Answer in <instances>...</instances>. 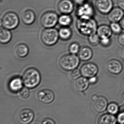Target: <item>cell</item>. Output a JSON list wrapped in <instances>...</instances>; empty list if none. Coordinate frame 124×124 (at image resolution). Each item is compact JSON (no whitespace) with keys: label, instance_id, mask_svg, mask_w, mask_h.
Returning a JSON list of instances; mask_svg holds the SVG:
<instances>
[{"label":"cell","instance_id":"obj_21","mask_svg":"<svg viewBox=\"0 0 124 124\" xmlns=\"http://www.w3.org/2000/svg\"><path fill=\"white\" fill-rule=\"evenodd\" d=\"M16 55L20 58L25 57L29 53V49L25 44H19L16 46L15 49Z\"/></svg>","mask_w":124,"mask_h":124},{"label":"cell","instance_id":"obj_30","mask_svg":"<svg viewBox=\"0 0 124 124\" xmlns=\"http://www.w3.org/2000/svg\"><path fill=\"white\" fill-rule=\"evenodd\" d=\"M19 95L23 99L27 98L30 95V92L27 87H23L19 92Z\"/></svg>","mask_w":124,"mask_h":124},{"label":"cell","instance_id":"obj_11","mask_svg":"<svg viewBox=\"0 0 124 124\" xmlns=\"http://www.w3.org/2000/svg\"><path fill=\"white\" fill-rule=\"evenodd\" d=\"M105 66L107 71L113 75H118L123 71L122 63L116 59H111L108 61L106 63Z\"/></svg>","mask_w":124,"mask_h":124},{"label":"cell","instance_id":"obj_40","mask_svg":"<svg viewBox=\"0 0 124 124\" xmlns=\"http://www.w3.org/2000/svg\"><path fill=\"white\" fill-rule=\"evenodd\" d=\"M120 102L124 106V92L121 95L120 97Z\"/></svg>","mask_w":124,"mask_h":124},{"label":"cell","instance_id":"obj_38","mask_svg":"<svg viewBox=\"0 0 124 124\" xmlns=\"http://www.w3.org/2000/svg\"><path fill=\"white\" fill-rule=\"evenodd\" d=\"M117 5L118 7L124 11V0H117Z\"/></svg>","mask_w":124,"mask_h":124},{"label":"cell","instance_id":"obj_8","mask_svg":"<svg viewBox=\"0 0 124 124\" xmlns=\"http://www.w3.org/2000/svg\"><path fill=\"white\" fill-rule=\"evenodd\" d=\"M80 70L81 76L88 79L97 76L99 71V68L95 63L88 62L83 64Z\"/></svg>","mask_w":124,"mask_h":124},{"label":"cell","instance_id":"obj_18","mask_svg":"<svg viewBox=\"0 0 124 124\" xmlns=\"http://www.w3.org/2000/svg\"><path fill=\"white\" fill-rule=\"evenodd\" d=\"M35 15L33 11L27 9L23 12L21 15V19L23 23L27 25L32 24L35 20Z\"/></svg>","mask_w":124,"mask_h":124},{"label":"cell","instance_id":"obj_37","mask_svg":"<svg viewBox=\"0 0 124 124\" xmlns=\"http://www.w3.org/2000/svg\"><path fill=\"white\" fill-rule=\"evenodd\" d=\"M118 54L119 57L124 60V46H122L119 48Z\"/></svg>","mask_w":124,"mask_h":124},{"label":"cell","instance_id":"obj_22","mask_svg":"<svg viewBox=\"0 0 124 124\" xmlns=\"http://www.w3.org/2000/svg\"><path fill=\"white\" fill-rule=\"evenodd\" d=\"M116 119L112 114H106L100 116L98 121V124H116Z\"/></svg>","mask_w":124,"mask_h":124},{"label":"cell","instance_id":"obj_15","mask_svg":"<svg viewBox=\"0 0 124 124\" xmlns=\"http://www.w3.org/2000/svg\"><path fill=\"white\" fill-rule=\"evenodd\" d=\"M124 16V11L119 7H114L107 14V17L111 23H119Z\"/></svg>","mask_w":124,"mask_h":124},{"label":"cell","instance_id":"obj_29","mask_svg":"<svg viewBox=\"0 0 124 124\" xmlns=\"http://www.w3.org/2000/svg\"><path fill=\"white\" fill-rule=\"evenodd\" d=\"M118 107L116 103H111L108 106L107 111L111 114H116L118 113Z\"/></svg>","mask_w":124,"mask_h":124},{"label":"cell","instance_id":"obj_10","mask_svg":"<svg viewBox=\"0 0 124 124\" xmlns=\"http://www.w3.org/2000/svg\"><path fill=\"white\" fill-rule=\"evenodd\" d=\"M95 6L98 11L103 15H107L114 8L113 0H95Z\"/></svg>","mask_w":124,"mask_h":124},{"label":"cell","instance_id":"obj_3","mask_svg":"<svg viewBox=\"0 0 124 124\" xmlns=\"http://www.w3.org/2000/svg\"><path fill=\"white\" fill-rule=\"evenodd\" d=\"M80 59L75 54H68L62 56L59 60L60 68L65 71H72L77 68L80 63Z\"/></svg>","mask_w":124,"mask_h":124},{"label":"cell","instance_id":"obj_31","mask_svg":"<svg viewBox=\"0 0 124 124\" xmlns=\"http://www.w3.org/2000/svg\"><path fill=\"white\" fill-rule=\"evenodd\" d=\"M111 43V38L101 39L100 44L104 47H107L110 46Z\"/></svg>","mask_w":124,"mask_h":124},{"label":"cell","instance_id":"obj_39","mask_svg":"<svg viewBox=\"0 0 124 124\" xmlns=\"http://www.w3.org/2000/svg\"><path fill=\"white\" fill-rule=\"evenodd\" d=\"M74 1L76 4L79 5L83 4L87 1V0H74Z\"/></svg>","mask_w":124,"mask_h":124},{"label":"cell","instance_id":"obj_20","mask_svg":"<svg viewBox=\"0 0 124 124\" xmlns=\"http://www.w3.org/2000/svg\"><path fill=\"white\" fill-rule=\"evenodd\" d=\"M22 79L18 77H15L9 83V89L13 92H17L22 88L23 85Z\"/></svg>","mask_w":124,"mask_h":124},{"label":"cell","instance_id":"obj_33","mask_svg":"<svg viewBox=\"0 0 124 124\" xmlns=\"http://www.w3.org/2000/svg\"><path fill=\"white\" fill-rule=\"evenodd\" d=\"M117 41L119 44L122 46H124V33L122 32L118 36Z\"/></svg>","mask_w":124,"mask_h":124},{"label":"cell","instance_id":"obj_23","mask_svg":"<svg viewBox=\"0 0 124 124\" xmlns=\"http://www.w3.org/2000/svg\"><path fill=\"white\" fill-rule=\"evenodd\" d=\"M12 38V34L8 30L1 28L0 31V41L2 44L9 43Z\"/></svg>","mask_w":124,"mask_h":124},{"label":"cell","instance_id":"obj_36","mask_svg":"<svg viewBox=\"0 0 124 124\" xmlns=\"http://www.w3.org/2000/svg\"><path fill=\"white\" fill-rule=\"evenodd\" d=\"M118 122L121 124H124V111L120 112L117 117Z\"/></svg>","mask_w":124,"mask_h":124},{"label":"cell","instance_id":"obj_16","mask_svg":"<svg viewBox=\"0 0 124 124\" xmlns=\"http://www.w3.org/2000/svg\"><path fill=\"white\" fill-rule=\"evenodd\" d=\"M73 85L76 91L82 92L87 89L90 84L88 79L82 76L75 80Z\"/></svg>","mask_w":124,"mask_h":124},{"label":"cell","instance_id":"obj_43","mask_svg":"<svg viewBox=\"0 0 124 124\" xmlns=\"http://www.w3.org/2000/svg\"></svg>","mask_w":124,"mask_h":124},{"label":"cell","instance_id":"obj_41","mask_svg":"<svg viewBox=\"0 0 124 124\" xmlns=\"http://www.w3.org/2000/svg\"><path fill=\"white\" fill-rule=\"evenodd\" d=\"M119 23L120 25H121V26L122 28V29L124 30V16Z\"/></svg>","mask_w":124,"mask_h":124},{"label":"cell","instance_id":"obj_25","mask_svg":"<svg viewBox=\"0 0 124 124\" xmlns=\"http://www.w3.org/2000/svg\"><path fill=\"white\" fill-rule=\"evenodd\" d=\"M58 22L63 27H68L72 23V17L68 15L63 14L59 17Z\"/></svg>","mask_w":124,"mask_h":124},{"label":"cell","instance_id":"obj_24","mask_svg":"<svg viewBox=\"0 0 124 124\" xmlns=\"http://www.w3.org/2000/svg\"><path fill=\"white\" fill-rule=\"evenodd\" d=\"M60 38L64 40H67L70 38L72 36V31L69 28L64 27L60 29L59 31Z\"/></svg>","mask_w":124,"mask_h":124},{"label":"cell","instance_id":"obj_5","mask_svg":"<svg viewBox=\"0 0 124 124\" xmlns=\"http://www.w3.org/2000/svg\"><path fill=\"white\" fill-rule=\"evenodd\" d=\"M19 20L17 15L13 12L6 13L2 18L1 24L4 28L12 30L18 26Z\"/></svg>","mask_w":124,"mask_h":124},{"label":"cell","instance_id":"obj_4","mask_svg":"<svg viewBox=\"0 0 124 124\" xmlns=\"http://www.w3.org/2000/svg\"><path fill=\"white\" fill-rule=\"evenodd\" d=\"M59 32L55 28H46L42 31L41 39L44 45L51 46L55 45L58 41Z\"/></svg>","mask_w":124,"mask_h":124},{"label":"cell","instance_id":"obj_44","mask_svg":"<svg viewBox=\"0 0 124 124\" xmlns=\"http://www.w3.org/2000/svg\"></svg>","mask_w":124,"mask_h":124},{"label":"cell","instance_id":"obj_34","mask_svg":"<svg viewBox=\"0 0 124 124\" xmlns=\"http://www.w3.org/2000/svg\"><path fill=\"white\" fill-rule=\"evenodd\" d=\"M41 124H56L53 119L50 118H45L41 121Z\"/></svg>","mask_w":124,"mask_h":124},{"label":"cell","instance_id":"obj_27","mask_svg":"<svg viewBox=\"0 0 124 124\" xmlns=\"http://www.w3.org/2000/svg\"><path fill=\"white\" fill-rule=\"evenodd\" d=\"M112 33L115 35H119L122 32L123 30L119 23H111L110 25Z\"/></svg>","mask_w":124,"mask_h":124},{"label":"cell","instance_id":"obj_2","mask_svg":"<svg viewBox=\"0 0 124 124\" xmlns=\"http://www.w3.org/2000/svg\"><path fill=\"white\" fill-rule=\"evenodd\" d=\"M41 74L37 69L30 68L25 71L22 76L23 84L29 89H33L38 86L41 81Z\"/></svg>","mask_w":124,"mask_h":124},{"label":"cell","instance_id":"obj_12","mask_svg":"<svg viewBox=\"0 0 124 124\" xmlns=\"http://www.w3.org/2000/svg\"><path fill=\"white\" fill-rule=\"evenodd\" d=\"M91 99L93 102V106L95 111L98 113H101L106 109L107 106V101L105 98L94 95L92 96Z\"/></svg>","mask_w":124,"mask_h":124},{"label":"cell","instance_id":"obj_19","mask_svg":"<svg viewBox=\"0 0 124 124\" xmlns=\"http://www.w3.org/2000/svg\"><path fill=\"white\" fill-rule=\"evenodd\" d=\"M96 33L101 39L111 38L113 33L110 26L106 24H102L98 26Z\"/></svg>","mask_w":124,"mask_h":124},{"label":"cell","instance_id":"obj_42","mask_svg":"<svg viewBox=\"0 0 124 124\" xmlns=\"http://www.w3.org/2000/svg\"><path fill=\"white\" fill-rule=\"evenodd\" d=\"M119 109H120V112H124V106H121V107H120V108H119Z\"/></svg>","mask_w":124,"mask_h":124},{"label":"cell","instance_id":"obj_6","mask_svg":"<svg viewBox=\"0 0 124 124\" xmlns=\"http://www.w3.org/2000/svg\"><path fill=\"white\" fill-rule=\"evenodd\" d=\"M95 13V9L92 4L87 1L79 5L76 14L79 18L89 19L94 18Z\"/></svg>","mask_w":124,"mask_h":124},{"label":"cell","instance_id":"obj_14","mask_svg":"<svg viewBox=\"0 0 124 124\" xmlns=\"http://www.w3.org/2000/svg\"><path fill=\"white\" fill-rule=\"evenodd\" d=\"M74 4L71 0H60L58 4V11L63 14L68 15L74 9Z\"/></svg>","mask_w":124,"mask_h":124},{"label":"cell","instance_id":"obj_35","mask_svg":"<svg viewBox=\"0 0 124 124\" xmlns=\"http://www.w3.org/2000/svg\"><path fill=\"white\" fill-rule=\"evenodd\" d=\"M88 80H89L90 84L91 85H95L98 81V77L97 76H94L92 77L88 78Z\"/></svg>","mask_w":124,"mask_h":124},{"label":"cell","instance_id":"obj_7","mask_svg":"<svg viewBox=\"0 0 124 124\" xmlns=\"http://www.w3.org/2000/svg\"><path fill=\"white\" fill-rule=\"evenodd\" d=\"M58 15L53 11L46 12L43 14L40 19L41 26L46 28H51L55 26L58 22Z\"/></svg>","mask_w":124,"mask_h":124},{"label":"cell","instance_id":"obj_17","mask_svg":"<svg viewBox=\"0 0 124 124\" xmlns=\"http://www.w3.org/2000/svg\"><path fill=\"white\" fill-rule=\"evenodd\" d=\"M93 56L92 49L89 46H84L81 47L78 53V56L80 60L83 62L89 61L92 59Z\"/></svg>","mask_w":124,"mask_h":124},{"label":"cell","instance_id":"obj_13","mask_svg":"<svg viewBox=\"0 0 124 124\" xmlns=\"http://www.w3.org/2000/svg\"><path fill=\"white\" fill-rule=\"evenodd\" d=\"M38 100L44 104H49L54 101L55 95L52 91L49 89L40 90L37 94Z\"/></svg>","mask_w":124,"mask_h":124},{"label":"cell","instance_id":"obj_32","mask_svg":"<svg viewBox=\"0 0 124 124\" xmlns=\"http://www.w3.org/2000/svg\"><path fill=\"white\" fill-rule=\"evenodd\" d=\"M81 74L80 70L76 69L71 71L70 74V76L71 78L74 80H75L76 79L79 78L81 77Z\"/></svg>","mask_w":124,"mask_h":124},{"label":"cell","instance_id":"obj_26","mask_svg":"<svg viewBox=\"0 0 124 124\" xmlns=\"http://www.w3.org/2000/svg\"><path fill=\"white\" fill-rule=\"evenodd\" d=\"M88 40L92 46H97L100 44V38L96 33L88 36Z\"/></svg>","mask_w":124,"mask_h":124},{"label":"cell","instance_id":"obj_1","mask_svg":"<svg viewBox=\"0 0 124 124\" xmlns=\"http://www.w3.org/2000/svg\"><path fill=\"white\" fill-rule=\"evenodd\" d=\"M76 27L79 32L84 36H89L97 32L98 24L94 18L89 19L79 18Z\"/></svg>","mask_w":124,"mask_h":124},{"label":"cell","instance_id":"obj_28","mask_svg":"<svg viewBox=\"0 0 124 124\" xmlns=\"http://www.w3.org/2000/svg\"><path fill=\"white\" fill-rule=\"evenodd\" d=\"M81 48L78 43L74 42L70 44L69 47L70 53L72 54H78Z\"/></svg>","mask_w":124,"mask_h":124},{"label":"cell","instance_id":"obj_9","mask_svg":"<svg viewBox=\"0 0 124 124\" xmlns=\"http://www.w3.org/2000/svg\"><path fill=\"white\" fill-rule=\"evenodd\" d=\"M34 113L29 108H23L20 110L17 114V121L20 124H29L33 119Z\"/></svg>","mask_w":124,"mask_h":124}]
</instances>
